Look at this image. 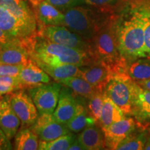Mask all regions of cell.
I'll return each mask as SVG.
<instances>
[{
    "mask_svg": "<svg viewBox=\"0 0 150 150\" xmlns=\"http://www.w3.org/2000/svg\"><path fill=\"white\" fill-rule=\"evenodd\" d=\"M116 15V33L118 50L127 65L145 53L144 30L145 15L143 0H121L114 6Z\"/></svg>",
    "mask_w": 150,
    "mask_h": 150,
    "instance_id": "cell-1",
    "label": "cell"
},
{
    "mask_svg": "<svg viewBox=\"0 0 150 150\" xmlns=\"http://www.w3.org/2000/svg\"><path fill=\"white\" fill-rule=\"evenodd\" d=\"M29 50L35 63L50 65L70 64L82 67L94 62L89 52L56 44L38 34L29 43Z\"/></svg>",
    "mask_w": 150,
    "mask_h": 150,
    "instance_id": "cell-2",
    "label": "cell"
},
{
    "mask_svg": "<svg viewBox=\"0 0 150 150\" xmlns=\"http://www.w3.org/2000/svg\"><path fill=\"white\" fill-rule=\"evenodd\" d=\"M115 20L113 6L110 17L89 43L90 53L94 61L102 62L112 72H127V65L122 59L118 50Z\"/></svg>",
    "mask_w": 150,
    "mask_h": 150,
    "instance_id": "cell-3",
    "label": "cell"
},
{
    "mask_svg": "<svg viewBox=\"0 0 150 150\" xmlns=\"http://www.w3.org/2000/svg\"><path fill=\"white\" fill-rule=\"evenodd\" d=\"M113 6L106 8L77 6L64 12V26L90 43L112 13Z\"/></svg>",
    "mask_w": 150,
    "mask_h": 150,
    "instance_id": "cell-4",
    "label": "cell"
},
{
    "mask_svg": "<svg viewBox=\"0 0 150 150\" xmlns=\"http://www.w3.org/2000/svg\"><path fill=\"white\" fill-rule=\"evenodd\" d=\"M135 82L127 72H112L104 89L105 95L117 104L127 116L131 115Z\"/></svg>",
    "mask_w": 150,
    "mask_h": 150,
    "instance_id": "cell-5",
    "label": "cell"
},
{
    "mask_svg": "<svg viewBox=\"0 0 150 150\" xmlns=\"http://www.w3.org/2000/svg\"><path fill=\"white\" fill-rule=\"evenodd\" d=\"M38 26L37 34L47 40L68 47L86 50L90 52L91 45L89 43L65 26Z\"/></svg>",
    "mask_w": 150,
    "mask_h": 150,
    "instance_id": "cell-6",
    "label": "cell"
},
{
    "mask_svg": "<svg viewBox=\"0 0 150 150\" xmlns=\"http://www.w3.org/2000/svg\"><path fill=\"white\" fill-rule=\"evenodd\" d=\"M59 82L40 83L28 88V93L33 99L39 114H52L59 102L62 88Z\"/></svg>",
    "mask_w": 150,
    "mask_h": 150,
    "instance_id": "cell-7",
    "label": "cell"
},
{
    "mask_svg": "<svg viewBox=\"0 0 150 150\" xmlns=\"http://www.w3.org/2000/svg\"><path fill=\"white\" fill-rule=\"evenodd\" d=\"M13 109L21 121L22 127H31L36 121L39 114L33 99L25 89L11 93Z\"/></svg>",
    "mask_w": 150,
    "mask_h": 150,
    "instance_id": "cell-8",
    "label": "cell"
},
{
    "mask_svg": "<svg viewBox=\"0 0 150 150\" xmlns=\"http://www.w3.org/2000/svg\"><path fill=\"white\" fill-rule=\"evenodd\" d=\"M0 29L27 43L32 40L38 31L1 6Z\"/></svg>",
    "mask_w": 150,
    "mask_h": 150,
    "instance_id": "cell-9",
    "label": "cell"
},
{
    "mask_svg": "<svg viewBox=\"0 0 150 150\" xmlns=\"http://www.w3.org/2000/svg\"><path fill=\"white\" fill-rule=\"evenodd\" d=\"M140 125L132 116H126L103 130L106 149H117L118 145Z\"/></svg>",
    "mask_w": 150,
    "mask_h": 150,
    "instance_id": "cell-10",
    "label": "cell"
},
{
    "mask_svg": "<svg viewBox=\"0 0 150 150\" xmlns=\"http://www.w3.org/2000/svg\"><path fill=\"white\" fill-rule=\"evenodd\" d=\"M38 138L43 141H51L59 137L72 133L65 125L56 120L53 114H39L36 121L31 127Z\"/></svg>",
    "mask_w": 150,
    "mask_h": 150,
    "instance_id": "cell-11",
    "label": "cell"
},
{
    "mask_svg": "<svg viewBox=\"0 0 150 150\" xmlns=\"http://www.w3.org/2000/svg\"><path fill=\"white\" fill-rule=\"evenodd\" d=\"M30 59L29 43L18 40L0 44V63L25 65Z\"/></svg>",
    "mask_w": 150,
    "mask_h": 150,
    "instance_id": "cell-12",
    "label": "cell"
},
{
    "mask_svg": "<svg viewBox=\"0 0 150 150\" xmlns=\"http://www.w3.org/2000/svg\"><path fill=\"white\" fill-rule=\"evenodd\" d=\"M112 74V71L108 65L101 61H94L91 64L80 67L79 76L84 79L99 91L104 92Z\"/></svg>",
    "mask_w": 150,
    "mask_h": 150,
    "instance_id": "cell-13",
    "label": "cell"
},
{
    "mask_svg": "<svg viewBox=\"0 0 150 150\" xmlns=\"http://www.w3.org/2000/svg\"><path fill=\"white\" fill-rule=\"evenodd\" d=\"M20 124V118L11 106V95H2L0 101V129L11 140L16 136Z\"/></svg>",
    "mask_w": 150,
    "mask_h": 150,
    "instance_id": "cell-14",
    "label": "cell"
},
{
    "mask_svg": "<svg viewBox=\"0 0 150 150\" xmlns=\"http://www.w3.org/2000/svg\"><path fill=\"white\" fill-rule=\"evenodd\" d=\"M78 104V97L74 95L68 88L63 86L60 93L59 102L52 114L56 120L66 125L76 112Z\"/></svg>",
    "mask_w": 150,
    "mask_h": 150,
    "instance_id": "cell-15",
    "label": "cell"
},
{
    "mask_svg": "<svg viewBox=\"0 0 150 150\" xmlns=\"http://www.w3.org/2000/svg\"><path fill=\"white\" fill-rule=\"evenodd\" d=\"M131 116L142 126L150 120V91L142 88L136 82L134 84Z\"/></svg>",
    "mask_w": 150,
    "mask_h": 150,
    "instance_id": "cell-16",
    "label": "cell"
},
{
    "mask_svg": "<svg viewBox=\"0 0 150 150\" xmlns=\"http://www.w3.org/2000/svg\"><path fill=\"white\" fill-rule=\"evenodd\" d=\"M22 88H29L40 83H50V76L46 73L33 60L30 59L24 65L18 76Z\"/></svg>",
    "mask_w": 150,
    "mask_h": 150,
    "instance_id": "cell-17",
    "label": "cell"
},
{
    "mask_svg": "<svg viewBox=\"0 0 150 150\" xmlns=\"http://www.w3.org/2000/svg\"><path fill=\"white\" fill-rule=\"evenodd\" d=\"M38 25L64 26V13L45 0L33 7Z\"/></svg>",
    "mask_w": 150,
    "mask_h": 150,
    "instance_id": "cell-18",
    "label": "cell"
},
{
    "mask_svg": "<svg viewBox=\"0 0 150 150\" xmlns=\"http://www.w3.org/2000/svg\"><path fill=\"white\" fill-rule=\"evenodd\" d=\"M0 6L38 30V22L34 11L27 0H0Z\"/></svg>",
    "mask_w": 150,
    "mask_h": 150,
    "instance_id": "cell-19",
    "label": "cell"
},
{
    "mask_svg": "<svg viewBox=\"0 0 150 150\" xmlns=\"http://www.w3.org/2000/svg\"><path fill=\"white\" fill-rule=\"evenodd\" d=\"M77 140L84 150L105 149L104 132L98 123L90 125L79 132Z\"/></svg>",
    "mask_w": 150,
    "mask_h": 150,
    "instance_id": "cell-20",
    "label": "cell"
},
{
    "mask_svg": "<svg viewBox=\"0 0 150 150\" xmlns=\"http://www.w3.org/2000/svg\"><path fill=\"white\" fill-rule=\"evenodd\" d=\"M78 100L79 104L76 111L66 124L67 127L72 133H79L87 127L97 123L88 110L87 99L78 97Z\"/></svg>",
    "mask_w": 150,
    "mask_h": 150,
    "instance_id": "cell-21",
    "label": "cell"
},
{
    "mask_svg": "<svg viewBox=\"0 0 150 150\" xmlns=\"http://www.w3.org/2000/svg\"><path fill=\"white\" fill-rule=\"evenodd\" d=\"M126 116L127 115H125L122 110L104 94L102 115L98 122V125L102 130L107 128L112 123L121 120Z\"/></svg>",
    "mask_w": 150,
    "mask_h": 150,
    "instance_id": "cell-22",
    "label": "cell"
},
{
    "mask_svg": "<svg viewBox=\"0 0 150 150\" xmlns=\"http://www.w3.org/2000/svg\"><path fill=\"white\" fill-rule=\"evenodd\" d=\"M43 70L54 79L56 82L61 83L67 79L79 76V67L74 65L64 64L59 65H50L42 63H36Z\"/></svg>",
    "mask_w": 150,
    "mask_h": 150,
    "instance_id": "cell-23",
    "label": "cell"
},
{
    "mask_svg": "<svg viewBox=\"0 0 150 150\" xmlns=\"http://www.w3.org/2000/svg\"><path fill=\"white\" fill-rule=\"evenodd\" d=\"M60 83L66 86L74 95L88 99L96 92L100 91L87 81L79 76H73L62 81Z\"/></svg>",
    "mask_w": 150,
    "mask_h": 150,
    "instance_id": "cell-24",
    "label": "cell"
},
{
    "mask_svg": "<svg viewBox=\"0 0 150 150\" xmlns=\"http://www.w3.org/2000/svg\"><path fill=\"white\" fill-rule=\"evenodd\" d=\"M38 137L31 127H22L15 136V149H38Z\"/></svg>",
    "mask_w": 150,
    "mask_h": 150,
    "instance_id": "cell-25",
    "label": "cell"
},
{
    "mask_svg": "<svg viewBox=\"0 0 150 150\" xmlns=\"http://www.w3.org/2000/svg\"><path fill=\"white\" fill-rule=\"evenodd\" d=\"M148 136L147 129L140 125L136 130L127 137L118 145V150H142L144 149Z\"/></svg>",
    "mask_w": 150,
    "mask_h": 150,
    "instance_id": "cell-26",
    "label": "cell"
},
{
    "mask_svg": "<svg viewBox=\"0 0 150 150\" xmlns=\"http://www.w3.org/2000/svg\"><path fill=\"white\" fill-rule=\"evenodd\" d=\"M127 73L134 81L150 79V58H140L132 62L127 68Z\"/></svg>",
    "mask_w": 150,
    "mask_h": 150,
    "instance_id": "cell-27",
    "label": "cell"
},
{
    "mask_svg": "<svg viewBox=\"0 0 150 150\" xmlns=\"http://www.w3.org/2000/svg\"><path fill=\"white\" fill-rule=\"evenodd\" d=\"M76 139L72 133L63 135L51 141L39 140L38 149L40 150H67L71 144Z\"/></svg>",
    "mask_w": 150,
    "mask_h": 150,
    "instance_id": "cell-28",
    "label": "cell"
},
{
    "mask_svg": "<svg viewBox=\"0 0 150 150\" xmlns=\"http://www.w3.org/2000/svg\"><path fill=\"white\" fill-rule=\"evenodd\" d=\"M104 100V92L97 91L88 99L87 108L89 114L98 123L102 115Z\"/></svg>",
    "mask_w": 150,
    "mask_h": 150,
    "instance_id": "cell-29",
    "label": "cell"
},
{
    "mask_svg": "<svg viewBox=\"0 0 150 150\" xmlns=\"http://www.w3.org/2000/svg\"><path fill=\"white\" fill-rule=\"evenodd\" d=\"M22 86L18 76H0V94L8 95L18 90H21Z\"/></svg>",
    "mask_w": 150,
    "mask_h": 150,
    "instance_id": "cell-30",
    "label": "cell"
},
{
    "mask_svg": "<svg viewBox=\"0 0 150 150\" xmlns=\"http://www.w3.org/2000/svg\"><path fill=\"white\" fill-rule=\"evenodd\" d=\"M145 15V24L144 30L145 39V53L147 57L150 58V0H143Z\"/></svg>",
    "mask_w": 150,
    "mask_h": 150,
    "instance_id": "cell-31",
    "label": "cell"
},
{
    "mask_svg": "<svg viewBox=\"0 0 150 150\" xmlns=\"http://www.w3.org/2000/svg\"><path fill=\"white\" fill-rule=\"evenodd\" d=\"M45 1L51 4L63 13L77 6L84 5L82 0H45Z\"/></svg>",
    "mask_w": 150,
    "mask_h": 150,
    "instance_id": "cell-32",
    "label": "cell"
},
{
    "mask_svg": "<svg viewBox=\"0 0 150 150\" xmlns=\"http://www.w3.org/2000/svg\"><path fill=\"white\" fill-rule=\"evenodd\" d=\"M24 65H9L0 63V76H18Z\"/></svg>",
    "mask_w": 150,
    "mask_h": 150,
    "instance_id": "cell-33",
    "label": "cell"
},
{
    "mask_svg": "<svg viewBox=\"0 0 150 150\" xmlns=\"http://www.w3.org/2000/svg\"><path fill=\"white\" fill-rule=\"evenodd\" d=\"M82 1L84 5L92 6L99 8H106L115 5L121 0H82Z\"/></svg>",
    "mask_w": 150,
    "mask_h": 150,
    "instance_id": "cell-34",
    "label": "cell"
},
{
    "mask_svg": "<svg viewBox=\"0 0 150 150\" xmlns=\"http://www.w3.org/2000/svg\"><path fill=\"white\" fill-rule=\"evenodd\" d=\"M8 149H13L10 139L5 134V133L0 129V150Z\"/></svg>",
    "mask_w": 150,
    "mask_h": 150,
    "instance_id": "cell-35",
    "label": "cell"
},
{
    "mask_svg": "<svg viewBox=\"0 0 150 150\" xmlns=\"http://www.w3.org/2000/svg\"><path fill=\"white\" fill-rule=\"evenodd\" d=\"M22 40L18 38L13 36V35L9 34V33L5 32L3 30L0 29V44L3 43H8L11 42H15V41ZM23 41V40H22Z\"/></svg>",
    "mask_w": 150,
    "mask_h": 150,
    "instance_id": "cell-36",
    "label": "cell"
},
{
    "mask_svg": "<svg viewBox=\"0 0 150 150\" xmlns=\"http://www.w3.org/2000/svg\"><path fill=\"white\" fill-rule=\"evenodd\" d=\"M69 150H84L83 147L81 145L80 142H79L77 138H76L72 144H71L70 147H69Z\"/></svg>",
    "mask_w": 150,
    "mask_h": 150,
    "instance_id": "cell-37",
    "label": "cell"
},
{
    "mask_svg": "<svg viewBox=\"0 0 150 150\" xmlns=\"http://www.w3.org/2000/svg\"><path fill=\"white\" fill-rule=\"evenodd\" d=\"M139 85L140 87H142V88L147 90V91H150V79L147 80L145 81H140L136 82Z\"/></svg>",
    "mask_w": 150,
    "mask_h": 150,
    "instance_id": "cell-38",
    "label": "cell"
},
{
    "mask_svg": "<svg viewBox=\"0 0 150 150\" xmlns=\"http://www.w3.org/2000/svg\"><path fill=\"white\" fill-rule=\"evenodd\" d=\"M28 2L30 3L32 6V7H34V6H36L39 4H40L42 1H45V0H27Z\"/></svg>",
    "mask_w": 150,
    "mask_h": 150,
    "instance_id": "cell-39",
    "label": "cell"
},
{
    "mask_svg": "<svg viewBox=\"0 0 150 150\" xmlns=\"http://www.w3.org/2000/svg\"><path fill=\"white\" fill-rule=\"evenodd\" d=\"M145 150H150V134L148 133V136L147 140H146L145 147H144Z\"/></svg>",
    "mask_w": 150,
    "mask_h": 150,
    "instance_id": "cell-40",
    "label": "cell"
},
{
    "mask_svg": "<svg viewBox=\"0 0 150 150\" xmlns=\"http://www.w3.org/2000/svg\"><path fill=\"white\" fill-rule=\"evenodd\" d=\"M144 126V127H145V129H147V127H150V120L148 122H146L145 125H143Z\"/></svg>",
    "mask_w": 150,
    "mask_h": 150,
    "instance_id": "cell-41",
    "label": "cell"
},
{
    "mask_svg": "<svg viewBox=\"0 0 150 150\" xmlns=\"http://www.w3.org/2000/svg\"><path fill=\"white\" fill-rule=\"evenodd\" d=\"M147 131H148V133H149V134H150V127H147Z\"/></svg>",
    "mask_w": 150,
    "mask_h": 150,
    "instance_id": "cell-42",
    "label": "cell"
},
{
    "mask_svg": "<svg viewBox=\"0 0 150 150\" xmlns=\"http://www.w3.org/2000/svg\"><path fill=\"white\" fill-rule=\"evenodd\" d=\"M1 97H2V95H1V94H0V101H1Z\"/></svg>",
    "mask_w": 150,
    "mask_h": 150,
    "instance_id": "cell-43",
    "label": "cell"
}]
</instances>
